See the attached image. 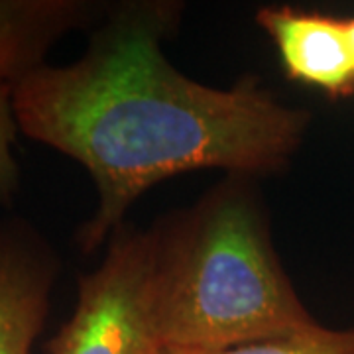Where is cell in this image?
<instances>
[{
	"mask_svg": "<svg viewBox=\"0 0 354 354\" xmlns=\"http://www.w3.org/2000/svg\"><path fill=\"white\" fill-rule=\"evenodd\" d=\"M250 177L228 176L158 225L156 329L162 346L225 348L319 325L291 286Z\"/></svg>",
	"mask_w": 354,
	"mask_h": 354,
	"instance_id": "obj_2",
	"label": "cell"
},
{
	"mask_svg": "<svg viewBox=\"0 0 354 354\" xmlns=\"http://www.w3.org/2000/svg\"><path fill=\"white\" fill-rule=\"evenodd\" d=\"M160 264L158 225H124L111 236L97 270L77 279L73 315L46 342L48 354H156Z\"/></svg>",
	"mask_w": 354,
	"mask_h": 354,
	"instance_id": "obj_3",
	"label": "cell"
},
{
	"mask_svg": "<svg viewBox=\"0 0 354 354\" xmlns=\"http://www.w3.org/2000/svg\"><path fill=\"white\" fill-rule=\"evenodd\" d=\"M57 272V256L34 228L0 221V354H34Z\"/></svg>",
	"mask_w": 354,
	"mask_h": 354,
	"instance_id": "obj_4",
	"label": "cell"
},
{
	"mask_svg": "<svg viewBox=\"0 0 354 354\" xmlns=\"http://www.w3.org/2000/svg\"><path fill=\"white\" fill-rule=\"evenodd\" d=\"M156 354H354V327L327 329L323 325H315L313 329L281 339L244 342L225 348L160 346Z\"/></svg>",
	"mask_w": 354,
	"mask_h": 354,
	"instance_id": "obj_7",
	"label": "cell"
},
{
	"mask_svg": "<svg viewBox=\"0 0 354 354\" xmlns=\"http://www.w3.org/2000/svg\"><path fill=\"white\" fill-rule=\"evenodd\" d=\"M14 83L0 77V205H10L20 187V167L14 158L18 124L14 116Z\"/></svg>",
	"mask_w": 354,
	"mask_h": 354,
	"instance_id": "obj_8",
	"label": "cell"
},
{
	"mask_svg": "<svg viewBox=\"0 0 354 354\" xmlns=\"http://www.w3.org/2000/svg\"><path fill=\"white\" fill-rule=\"evenodd\" d=\"M256 22L276 44L293 81L325 91L333 99L354 93V62L346 20L291 6H266Z\"/></svg>",
	"mask_w": 354,
	"mask_h": 354,
	"instance_id": "obj_5",
	"label": "cell"
},
{
	"mask_svg": "<svg viewBox=\"0 0 354 354\" xmlns=\"http://www.w3.org/2000/svg\"><path fill=\"white\" fill-rule=\"evenodd\" d=\"M97 10L79 0H0V77L18 85L46 62L57 39Z\"/></svg>",
	"mask_w": 354,
	"mask_h": 354,
	"instance_id": "obj_6",
	"label": "cell"
},
{
	"mask_svg": "<svg viewBox=\"0 0 354 354\" xmlns=\"http://www.w3.org/2000/svg\"><path fill=\"white\" fill-rule=\"evenodd\" d=\"M176 14L174 4L118 8L81 59L39 65L14 87L18 130L93 177L99 203L75 234L83 252L109 241L140 195L167 177L209 167L274 174L304 140L309 114L281 104L258 77L215 88L169 64L162 44Z\"/></svg>",
	"mask_w": 354,
	"mask_h": 354,
	"instance_id": "obj_1",
	"label": "cell"
},
{
	"mask_svg": "<svg viewBox=\"0 0 354 354\" xmlns=\"http://www.w3.org/2000/svg\"><path fill=\"white\" fill-rule=\"evenodd\" d=\"M346 30H348V41H351V51H353V62H354V18L346 20Z\"/></svg>",
	"mask_w": 354,
	"mask_h": 354,
	"instance_id": "obj_9",
	"label": "cell"
}]
</instances>
